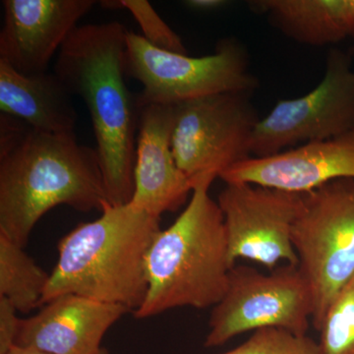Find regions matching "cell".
<instances>
[{
	"mask_svg": "<svg viewBox=\"0 0 354 354\" xmlns=\"http://www.w3.org/2000/svg\"><path fill=\"white\" fill-rule=\"evenodd\" d=\"M125 73L142 85L138 108L174 104L230 92L253 93L259 81L250 69L248 51L234 37L218 41L212 55L191 57L156 48L128 31Z\"/></svg>",
	"mask_w": 354,
	"mask_h": 354,
	"instance_id": "5b68a950",
	"label": "cell"
},
{
	"mask_svg": "<svg viewBox=\"0 0 354 354\" xmlns=\"http://www.w3.org/2000/svg\"><path fill=\"white\" fill-rule=\"evenodd\" d=\"M120 8L127 9L141 28L148 43L171 53L188 55L183 39L156 12L147 0H120Z\"/></svg>",
	"mask_w": 354,
	"mask_h": 354,
	"instance_id": "ffe728a7",
	"label": "cell"
},
{
	"mask_svg": "<svg viewBox=\"0 0 354 354\" xmlns=\"http://www.w3.org/2000/svg\"><path fill=\"white\" fill-rule=\"evenodd\" d=\"M97 1L4 0L0 62L25 75L48 72L66 39Z\"/></svg>",
	"mask_w": 354,
	"mask_h": 354,
	"instance_id": "8fae6325",
	"label": "cell"
},
{
	"mask_svg": "<svg viewBox=\"0 0 354 354\" xmlns=\"http://www.w3.org/2000/svg\"><path fill=\"white\" fill-rule=\"evenodd\" d=\"M220 354H322L319 342L307 335L281 328L255 330L241 346Z\"/></svg>",
	"mask_w": 354,
	"mask_h": 354,
	"instance_id": "d6986e66",
	"label": "cell"
},
{
	"mask_svg": "<svg viewBox=\"0 0 354 354\" xmlns=\"http://www.w3.org/2000/svg\"><path fill=\"white\" fill-rule=\"evenodd\" d=\"M18 313L8 299L0 297V354L10 351L17 342L21 325Z\"/></svg>",
	"mask_w": 354,
	"mask_h": 354,
	"instance_id": "44dd1931",
	"label": "cell"
},
{
	"mask_svg": "<svg viewBox=\"0 0 354 354\" xmlns=\"http://www.w3.org/2000/svg\"><path fill=\"white\" fill-rule=\"evenodd\" d=\"M97 354H109L108 351H106L104 348H102L101 351H99V353Z\"/></svg>",
	"mask_w": 354,
	"mask_h": 354,
	"instance_id": "cb8c5ba5",
	"label": "cell"
},
{
	"mask_svg": "<svg viewBox=\"0 0 354 354\" xmlns=\"http://www.w3.org/2000/svg\"><path fill=\"white\" fill-rule=\"evenodd\" d=\"M71 95L55 72L25 75L0 62V111L32 129L75 134L77 113Z\"/></svg>",
	"mask_w": 354,
	"mask_h": 354,
	"instance_id": "9a60e30c",
	"label": "cell"
},
{
	"mask_svg": "<svg viewBox=\"0 0 354 354\" xmlns=\"http://www.w3.org/2000/svg\"><path fill=\"white\" fill-rule=\"evenodd\" d=\"M160 221L128 203L109 205L97 220L80 223L58 242L43 305L75 295L136 312L148 292L146 258Z\"/></svg>",
	"mask_w": 354,
	"mask_h": 354,
	"instance_id": "3957f363",
	"label": "cell"
},
{
	"mask_svg": "<svg viewBox=\"0 0 354 354\" xmlns=\"http://www.w3.org/2000/svg\"><path fill=\"white\" fill-rule=\"evenodd\" d=\"M298 267L313 292L312 324L320 329L330 305L354 279V179L304 194L292 227Z\"/></svg>",
	"mask_w": 354,
	"mask_h": 354,
	"instance_id": "8992f818",
	"label": "cell"
},
{
	"mask_svg": "<svg viewBox=\"0 0 354 354\" xmlns=\"http://www.w3.org/2000/svg\"><path fill=\"white\" fill-rule=\"evenodd\" d=\"M36 315L21 319L16 344L50 354H97L104 335L130 312L75 295L53 298Z\"/></svg>",
	"mask_w": 354,
	"mask_h": 354,
	"instance_id": "5bb4252c",
	"label": "cell"
},
{
	"mask_svg": "<svg viewBox=\"0 0 354 354\" xmlns=\"http://www.w3.org/2000/svg\"><path fill=\"white\" fill-rule=\"evenodd\" d=\"M201 183L176 221L160 230L146 258L148 292L134 316L146 319L177 307L216 306L225 295L228 261L223 212Z\"/></svg>",
	"mask_w": 354,
	"mask_h": 354,
	"instance_id": "277c9868",
	"label": "cell"
},
{
	"mask_svg": "<svg viewBox=\"0 0 354 354\" xmlns=\"http://www.w3.org/2000/svg\"><path fill=\"white\" fill-rule=\"evenodd\" d=\"M351 51L330 48L325 73L302 97L279 100L254 130L251 156L264 158L310 142L354 130V70Z\"/></svg>",
	"mask_w": 354,
	"mask_h": 354,
	"instance_id": "9c48e42d",
	"label": "cell"
},
{
	"mask_svg": "<svg viewBox=\"0 0 354 354\" xmlns=\"http://www.w3.org/2000/svg\"><path fill=\"white\" fill-rule=\"evenodd\" d=\"M6 354H50L39 351V349L30 348V346H22L15 344L10 351H7Z\"/></svg>",
	"mask_w": 354,
	"mask_h": 354,
	"instance_id": "603a6c76",
	"label": "cell"
},
{
	"mask_svg": "<svg viewBox=\"0 0 354 354\" xmlns=\"http://www.w3.org/2000/svg\"><path fill=\"white\" fill-rule=\"evenodd\" d=\"M220 178L225 184H254L297 194L337 179H354V130L269 157L247 158Z\"/></svg>",
	"mask_w": 354,
	"mask_h": 354,
	"instance_id": "7c38bea8",
	"label": "cell"
},
{
	"mask_svg": "<svg viewBox=\"0 0 354 354\" xmlns=\"http://www.w3.org/2000/svg\"><path fill=\"white\" fill-rule=\"evenodd\" d=\"M318 332L322 354H354V279L330 305Z\"/></svg>",
	"mask_w": 354,
	"mask_h": 354,
	"instance_id": "ac0fdd59",
	"label": "cell"
},
{
	"mask_svg": "<svg viewBox=\"0 0 354 354\" xmlns=\"http://www.w3.org/2000/svg\"><path fill=\"white\" fill-rule=\"evenodd\" d=\"M128 31L118 21L79 25L60 48L53 71L87 106L113 206L128 204L134 193L139 108L125 82Z\"/></svg>",
	"mask_w": 354,
	"mask_h": 354,
	"instance_id": "6da1fadb",
	"label": "cell"
},
{
	"mask_svg": "<svg viewBox=\"0 0 354 354\" xmlns=\"http://www.w3.org/2000/svg\"><path fill=\"white\" fill-rule=\"evenodd\" d=\"M313 312V292L298 265L279 266L269 274L235 265L225 295L212 310L204 346H221L237 335L264 328L306 335Z\"/></svg>",
	"mask_w": 354,
	"mask_h": 354,
	"instance_id": "ba28073f",
	"label": "cell"
},
{
	"mask_svg": "<svg viewBox=\"0 0 354 354\" xmlns=\"http://www.w3.org/2000/svg\"><path fill=\"white\" fill-rule=\"evenodd\" d=\"M223 212L228 261L259 263L270 270L279 262L298 265L292 227L304 205V194L249 183L227 184L218 198Z\"/></svg>",
	"mask_w": 354,
	"mask_h": 354,
	"instance_id": "30bf717a",
	"label": "cell"
},
{
	"mask_svg": "<svg viewBox=\"0 0 354 354\" xmlns=\"http://www.w3.org/2000/svg\"><path fill=\"white\" fill-rule=\"evenodd\" d=\"M174 120L171 104L139 108L134 193L130 204L160 218L162 214L183 207L193 192L172 152Z\"/></svg>",
	"mask_w": 354,
	"mask_h": 354,
	"instance_id": "4fadbf2b",
	"label": "cell"
},
{
	"mask_svg": "<svg viewBox=\"0 0 354 354\" xmlns=\"http://www.w3.org/2000/svg\"><path fill=\"white\" fill-rule=\"evenodd\" d=\"M60 205L84 213L111 205L97 151L75 134L29 127L0 151V234L25 247L38 221Z\"/></svg>",
	"mask_w": 354,
	"mask_h": 354,
	"instance_id": "7a4b0ae2",
	"label": "cell"
},
{
	"mask_svg": "<svg viewBox=\"0 0 354 354\" xmlns=\"http://www.w3.org/2000/svg\"><path fill=\"white\" fill-rule=\"evenodd\" d=\"M252 95L221 93L174 104L172 152L193 189L252 157L250 142L261 120Z\"/></svg>",
	"mask_w": 354,
	"mask_h": 354,
	"instance_id": "52a82bcc",
	"label": "cell"
},
{
	"mask_svg": "<svg viewBox=\"0 0 354 354\" xmlns=\"http://www.w3.org/2000/svg\"><path fill=\"white\" fill-rule=\"evenodd\" d=\"M248 6L292 41L326 46L351 39L354 51V0H254Z\"/></svg>",
	"mask_w": 354,
	"mask_h": 354,
	"instance_id": "2e32d148",
	"label": "cell"
},
{
	"mask_svg": "<svg viewBox=\"0 0 354 354\" xmlns=\"http://www.w3.org/2000/svg\"><path fill=\"white\" fill-rule=\"evenodd\" d=\"M183 3L191 10L209 12V11L220 10L227 6L230 2L225 1V0H187Z\"/></svg>",
	"mask_w": 354,
	"mask_h": 354,
	"instance_id": "7402d4cb",
	"label": "cell"
},
{
	"mask_svg": "<svg viewBox=\"0 0 354 354\" xmlns=\"http://www.w3.org/2000/svg\"><path fill=\"white\" fill-rule=\"evenodd\" d=\"M50 274H48L21 247L0 234V297H6L21 313L39 305Z\"/></svg>",
	"mask_w": 354,
	"mask_h": 354,
	"instance_id": "e0dca14e",
	"label": "cell"
}]
</instances>
